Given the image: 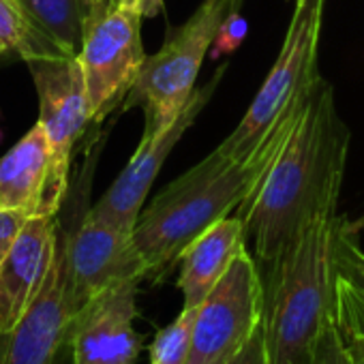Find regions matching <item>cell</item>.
Segmentation results:
<instances>
[{
    "instance_id": "6da1fadb",
    "label": "cell",
    "mask_w": 364,
    "mask_h": 364,
    "mask_svg": "<svg viewBox=\"0 0 364 364\" xmlns=\"http://www.w3.org/2000/svg\"><path fill=\"white\" fill-rule=\"evenodd\" d=\"M347 152L349 129L334 90L317 75L283 148L236 213L262 268L281 255L330 191L343 189Z\"/></svg>"
},
{
    "instance_id": "7a4b0ae2",
    "label": "cell",
    "mask_w": 364,
    "mask_h": 364,
    "mask_svg": "<svg viewBox=\"0 0 364 364\" xmlns=\"http://www.w3.org/2000/svg\"><path fill=\"white\" fill-rule=\"evenodd\" d=\"M309 88L247 156H232L215 148L198 165L169 182L141 210L133 240L146 264V279L163 281L196 238L238 213L283 148Z\"/></svg>"
},
{
    "instance_id": "3957f363",
    "label": "cell",
    "mask_w": 364,
    "mask_h": 364,
    "mask_svg": "<svg viewBox=\"0 0 364 364\" xmlns=\"http://www.w3.org/2000/svg\"><path fill=\"white\" fill-rule=\"evenodd\" d=\"M341 189L330 191L296 238L262 272L270 364H306L334 319V240Z\"/></svg>"
},
{
    "instance_id": "277c9868",
    "label": "cell",
    "mask_w": 364,
    "mask_h": 364,
    "mask_svg": "<svg viewBox=\"0 0 364 364\" xmlns=\"http://www.w3.org/2000/svg\"><path fill=\"white\" fill-rule=\"evenodd\" d=\"M230 14L232 0H204L185 24L169 28L161 50L146 58L124 99V109L144 107L146 131H167L187 109L204 58Z\"/></svg>"
},
{
    "instance_id": "5b68a950",
    "label": "cell",
    "mask_w": 364,
    "mask_h": 364,
    "mask_svg": "<svg viewBox=\"0 0 364 364\" xmlns=\"http://www.w3.org/2000/svg\"><path fill=\"white\" fill-rule=\"evenodd\" d=\"M323 7L326 0H300L294 5L281 52L238 127L217 146L221 152L247 156L319 75L317 48Z\"/></svg>"
},
{
    "instance_id": "8992f818",
    "label": "cell",
    "mask_w": 364,
    "mask_h": 364,
    "mask_svg": "<svg viewBox=\"0 0 364 364\" xmlns=\"http://www.w3.org/2000/svg\"><path fill=\"white\" fill-rule=\"evenodd\" d=\"M141 20L144 16L122 7L118 0H92L77 54L92 124H99L127 99L148 58L141 43Z\"/></svg>"
},
{
    "instance_id": "52a82bcc",
    "label": "cell",
    "mask_w": 364,
    "mask_h": 364,
    "mask_svg": "<svg viewBox=\"0 0 364 364\" xmlns=\"http://www.w3.org/2000/svg\"><path fill=\"white\" fill-rule=\"evenodd\" d=\"M264 317V283L245 249L198 306L187 364H225L257 332Z\"/></svg>"
},
{
    "instance_id": "ba28073f",
    "label": "cell",
    "mask_w": 364,
    "mask_h": 364,
    "mask_svg": "<svg viewBox=\"0 0 364 364\" xmlns=\"http://www.w3.org/2000/svg\"><path fill=\"white\" fill-rule=\"evenodd\" d=\"M73 309L67 294V242L58 228L52 266L20 323L0 334V364H75Z\"/></svg>"
},
{
    "instance_id": "9c48e42d",
    "label": "cell",
    "mask_w": 364,
    "mask_h": 364,
    "mask_svg": "<svg viewBox=\"0 0 364 364\" xmlns=\"http://www.w3.org/2000/svg\"><path fill=\"white\" fill-rule=\"evenodd\" d=\"M65 242L67 294L75 315L103 291L127 281L146 279V264L133 234L97 221L88 213L71 234L65 232Z\"/></svg>"
},
{
    "instance_id": "30bf717a",
    "label": "cell",
    "mask_w": 364,
    "mask_h": 364,
    "mask_svg": "<svg viewBox=\"0 0 364 364\" xmlns=\"http://www.w3.org/2000/svg\"><path fill=\"white\" fill-rule=\"evenodd\" d=\"M223 73H225V67H221L215 73L208 86L198 88L193 92L187 109L180 114V118L167 131L156 133V131L144 129L137 150L133 152L124 169L118 173V178L112 182V187L103 193V198L88 210L90 217H95L97 221L109 223L122 232L133 234L137 219L144 210V202L156 180V173L161 171L165 159L169 156L173 146L180 141V137L185 135V131L196 122L200 112L206 107Z\"/></svg>"
},
{
    "instance_id": "8fae6325",
    "label": "cell",
    "mask_w": 364,
    "mask_h": 364,
    "mask_svg": "<svg viewBox=\"0 0 364 364\" xmlns=\"http://www.w3.org/2000/svg\"><path fill=\"white\" fill-rule=\"evenodd\" d=\"M69 187L65 171L37 122L5 156H0V208L28 219L56 217Z\"/></svg>"
},
{
    "instance_id": "7c38bea8",
    "label": "cell",
    "mask_w": 364,
    "mask_h": 364,
    "mask_svg": "<svg viewBox=\"0 0 364 364\" xmlns=\"http://www.w3.org/2000/svg\"><path fill=\"white\" fill-rule=\"evenodd\" d=\"M39 97V124L46 129L58 165L69 171L77 139L90 122L86 82L77 56L33 58L26 63Z\"/></svg>"
},
{
    "instance_id": "4fadbf2b",
    "label": "cell",
    "mask_w": 364,
    "mask_h": 364,
    "mask_svg": "<svg viewBox=\"0 0 364 364\" xmlns=\"http://www.w3.org/2000/svg\"><path fill=\"white\" fill-rule=\"evenodd\" d=\"M139 281L120 283L73 317L75 364H135L141 338L133 328Z\"/></svg>"
},
{
    "instance_id": "5bb4252c",
    "label": "cell",
    "mask_w": 364,
    "mask_h": 364,
    "mask_svg": "<svg viewBox=\"0 0 364 364\" xmlns=\"http://www.w3.org/2000/svg\"><path fill=\"white\" fill-rule=\"evenodd\" d=\"M58 228L56 217L28 219L0 264V334L20 323L41 289L56 253Z\"/></svg>"
},
{
    "instance_id": "9a60e30c",
    "label": "cell",
    "mask_w": 364,
    "mask_h": 364,
    "mask_svg": "<svg viewBox=\"0 0 364 364\" xmlns=\"http://www.w3.org/2000/svg\"><path fill=\"white\" fill-rule=\"evenodd\" d=\"M245 249L247 234L238 215L215 223L196 238L178 262L176 285L185 298V306H200Z\"/></svg>"
},
{
    "instance_id": "2e32d148",
    "label": "cell",
    "mask_w": 364,
    "mask_h": 364,
    "mask_svg": "<svg viewBox=\"0 0 364 364\" xmlns=\"http://www.w3.org/2000/svg\"><path fill=\"white\" fill-rule=\"evenodd\" d=\"M334 321L347 341L364 345V249L345 217L334 240Z\"/></svg>"
},
{
    "instance_id": "e0dca14e",
    "label": "cell",
    "mask_w": 364,
    "mask_h": 364,
    "mask_svg": "<svg viewBox=\"0 0 364 364\" xmlns=\"http://www.w3.org/2000/svg\"><path fill=\"white\" fill-rule=\"evenodd\" d=\"M0 56L33 58L71 56L35 20L24 0H0Z\"/></svg>"
},
{
    "instance_id": "ac0fdd59",
    "label": "cell",
    "mask_w": 364,
    "mask_h": 364,
    "mask_svg": "<svg viewBox=\"0 0 364 364\" xmlns=\"http://www.w3.org/2000/svg\"><path fill=\"white\" fill-rule=\"evenodd\" d=\"M46 33L71 56L80 54L92 0H24Z\"/></svg>"
},
{
    "instance_id": "d6986e66",
    "label": "cell",
    "mask_w": 364,
    "mask_h": 364,
    "mask_svg": "<svg viewBox=\"0 0 364 364\" xmlns=\"http://www.w3.org/2000/svg\"><path fill=\"white\" fill-rule=\"evenodd\" d=\"M198 306H182L180 315L156 332L150 345V364H187L193 345V323Z\"/></svg>"
},
{
    "instance_id": "ffe728a7",
    "label": "cell",
    "mask_w": 364,
    "mask_h": 364,
    "mask_svg": "<svg viewBox=\"0 0 364 364\" xmlns=\"http://www.w3.org/2000/svg\"><path fill=\"white\" fill-rule=\"evenodd\" d=\"M306 364H355V358L334 319L319 334Z\"/></svg>"
},
{
    "instance_id": "44dd1931",
    "label": "cell",
    "mask_w": 364,
    "mask_h": 364,
    "mask_svg": "<svg viewBox=\"0 0 364 364\" xmlns=\"http://www.w3.org/2000/svg\"><path fill=\"white\" fill-rule=\"evenodd\" d=\"M247 37V22L245 18L238 14H230L217 35V41H215V52L217 54H230L234 52Z\"/></svg>"
},
{
    "instance_id": "7402d4cb",
    "label": "cell",
    "mask_w": 364,
    "mask_h": 364,
    "mask_svg": "<svg viewBox=\"0 0 364 364\" xmlns=\"http://www.w3.org/2000/svg\"><path fill=\"white\" fill-rule=\"evenodd\" d=\"M26 221H28V217H24L22 213L0 208V264H3L5 255L14 247V242H16L18 234L22 232V228L26 225Z\"/></svg>"
},
{
    "instance_id": "603a6c76",
    "label": "cell",
    "mask_w": 364,
    "mask_h": 364,
    "mask_svg": "<svg viewBox=\"0 0 364 364\" xmlns=\"http://www.w3.org/2000/svg\"><path fill=\"white\" fill-rule=\"evenodd\" d=\"M225 364H270L264 326H259L257 332L249 338V343H247L234 358H230Z\"/></svg>"
},
{
    "instance_id": "cb8c5ba5",
    "label": "cell",
    "mask_w": 364,
    "mask_h": 364,
    "mask_svg": "<svg viewBox=\"0 0 364 364\" xmlns=\"http://www.w3.org/2000/svg\"><path fill=\"white\" fill-rule=\"evenodd\" d=\"M122 7H129L133 11H137L144 18H152L161 11L163 0H118Z\"/></svg>"
},
{
    "instance_id": "d4e9b609",
    "label": "cell",
    "mask_w": 364,
    "mask_h": 364,
    "mask_svg": "<svg viewBox=\"0 0 364 364\" xmlns=\"http://www.w3.org/2000/svg\"><path fill=\"white\" fill-rule=\"evenodd\" d=\"M345 338V336H343ZM347 341V338H345ZM347 345H349V349H351V353H353V358H355V364H364V345H360V343H351V341H347Z\"/></svg>"
},
{
    "instance_id": "484cf974",
    "label": "cell",
    "mask_w": 364,
    "mask_h": 364,
    "mask_svg": "<svg viewBox=\"0 0 364 364\" xmlns=\"http://www.w3.org/2000/svg\"><path fill=\"white\" fill-rule=\"evenodd\" d=\"M242 3L245 0H232V14H238L242 9Z\"/></svg>"
},
{
    "instance_id": "4316f807",
    "label": "cell",
    "mask_w": 364,
    "mask_h": 364,
    "mask_svg": "<svg viewBox=\"0 0 364 364\" xmlns=\"http://www.w3.org/2000/svg\"><path fill=\"white\" fill-rule=\"evenodd\" d=\"M296 3H300V0H294V5H296Z\"/></svg>"
}]
</instances>
